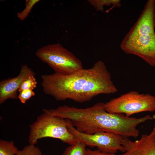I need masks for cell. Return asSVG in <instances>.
Masks as SVG:
<instances>
[{
	"label": "cell",
	"instance_id": "1",
	"mask_svg": "<svg viewBox=\"0 0 155 155\" xmlns=\"http://www.w3.org/2000/svg\"><path fill=\"white\" fill-rule=\"evenodd\" d=\"M41 78L44 93L57 101L70 99L83 103L99 94L117 91L110 72L101 60L89 69L83 68L69 74L43 75Z\"/></svg>",
	"mask_w": 155,
	"mask_h": 155
},
{
	"label": "cell",
	"instance_id": "2",
	"mask_svg": "<svg viewBox=\"0 0 155 155\" xmlns=\"http://www.w3.org/2000/svg\"><path fill=\"white\" fill-rule=\"evenodd\" d=\"M29 144L35 145L38 140L45 137L59 139L70 145L78 141L69 131L67 119L50 115L43 112L30 126Z\"/></svg>",
	"mask_w": 155,
	"mask_h": 155
},
{
	"label": "cell",
	"instance_id": "3",
	"mask_svg": "<svg viewBox=\"0 0 155 155\" xmlns=\"http://www.w3.org/2000/svg\"><path fill=\"white\" fill-rule=\"evenodd\" d=\"M36 55L55 73L69 74L83 68L81 61L59 43L44 46L36 51Z\"/></svg>",
	"mask_w": 155,
	"mask_h": 155
},
{
	"label": "cell",
	"instance_id": "4",
	"mask_svg": "<svg viewBox=\"0 0 155 155\" xmlns=\"http://www.w3.org/2000/svg\"><path fill=\"white\" fill-rule=\"evenodd\" d=\"M106 111L110 113L125 114L127 117L136 113L155 111V96L132 91L113 98L105 103Z\"/></svg>",
	"mask_w": 155,
	"mask_h": 155
},
{
	"label": "cell",
	"instance_id": "5",
	"mask_svg": "<svg viewBox=\"0 0 155 155\" xmlns=\"http://www.w3.org/2000/svg\"><path fill=\"white\" fill-rule=\"evenodd\" d=\"M69 131L78 140L86 146L96 147L101 152L116 153L119 151L124 152L122 145L123 137L120 135L111 132L100 131L92 134H88L78 131L72 125L70 120L67 119Z\"/></svg>",
	"mask_w": 155,
	"mask_h": 155
},
{
	"label": "cell",
	"instance_id": "6",
	"mask_svg": "<svg viewBox=\"0 0 155 155\" xmlns=\"http://www.w3.org/2000/svg\"><path fill=\"white\" fill-rule=\"evenodd\" d=\"M120 48L125 53L137 56L155 67V32L142 35H126L121 41Z\"/></svg>",
	"mask_w": 155,
	"mask_h": 155
},
{
	"label": "cell",
	"instance_id": "7",
	"mask_svg": "<svg viewBox=\"0 0 155 155\" xmlns=\"http://www.w3.org/2000/svg\"><path fill=\"white\" fill-rule=\"evenodd\" d=\"M122 145L125 152L120 155H155V129L149 134H142L140 139L132 141L123 137Z\"/></svg>",
	"mask_w": 155,
	"mask_h": 155
},
{
	"label": "cell",
	"instance_id": "8",
	"mask_svg": "<svg viewBox=\"0 0 155 155\" xmlns=\"http://www.w3.org/2000/svg\"><path fill=\"white\" fill-rule=\"evenodd\" d=\"M35 74L26 64L21 66L19 73L16 77L3 80L0 82V104L9 99H18L17 92L23 82Z\"/></svg>",
	"mask_w": 155,
	"mask_h": 155
},
{
	"label": "cell",
	"instance_id": "9",
	"mask_svg": "<svg viewBox=\"0 0 155 155\" xmlns=\"http://www.w3.org/2000/svg\"><path fill=\"white\" fill-rule=\"evenodd\" d=\"M155 0H148L137 21L126 35H142L155 33Z\"/></svg>",
	"mask_w": 155,
	"mask_h": 155
},
{
	"label": "cell",
	"instance_id": "10",
	"mask_svg": "<svg viewBox=\"0 0 155 155\" xmlns=\"http://www.w3.org/2000/svg\"><path fill=\"white\" fill-rule=\"evenodd\" d=\"M13 141L0 140V155H16L19 151Z\"/></svg>",
	"mask_w": 155,
	"mask_h": 155
},
{
	"label": "cell",
	"instance_id": "11",
	"mask_svg": "<svg viewBox=\"0 0 155 155\" xmlns=\"http://www.w3.org/2000/svg\"><path fill=\"white\" fill-rule=\"evenodd\" d=\"M86 145L78 141V142L67 148L62 155H86Z\"/></svg>",
	"mask_w": 155,
	"mask_h": 155
},
{
	"label": "cell",
	"instance_id": "12",
	"mask_svg": "<svg viewBox=\"0 0 155 155\" xmlns=\"http://www.w3.org/2000/svg\"><path fill=\"white\" fill-rule=\"evenodd\" d=\"M88 2L97 11H104V5H112L113 8L121 6L120 0H90Z\"/></svg>",
	"mask_w": 155,
	"mask_h": 155
},
{
	"label": "cell",
	"instance_id": "13",
	"mask_svg": "<svg viewBox=\"0 0 155 155\" xmlns=\"http://www.w3.org/2000/svg\"><path fill=\"white\" fill-rule=\"evenodd\" d=\"M39 0H26V1L25 7L21 12L17 13L18 17L21 20H24L28 16L33 6Z\"/></svg>",
	"mask_w": 155,
	"mask_h": 155
},
{
	"label": "cell",
	"instance_id": "14",
	"mask_svg": "<svg viewBox=\"0 0 155 155\" xmlns=\"http://www.w3.org/2000/svg\"><path fill=\"white\" fill-rule=\"evenodd\" d=\"M16 155H42L41 151L34 145L29 144L19 150Z\"/></svg>",
	"mask_w": 155,
	"mask_h": 155
},
{
	"label": "cell",
	"instance_id": "15",
	"mask_svg": "<svg viewBox=\"0 0 155 155\" xmlns=\"http://www.w3.org/2000/svg\"><path fill=\"white\" fill-rule=\"evenodd\" d=\"M34 75H31L25 80L21 85L18 92L28 90H33L36 87L37 82Z\"/></svg>",
	"mask_w": 155,
	"mask_h": 155
},
{
	"label": "cell",
	"instance_id": "16",
	"mask_svg": "<svg viewBox=\"0 0 155 155\" xmlns=\"http://www.w3.org/2000/svg\"><path fill=\"white\" fill-rule=\"evenodd\" d=\"M35 95V93L33 90H25L19 92L18 98L22 103L25 104L27 100Z\"/></svg>",
	"mask_w": 155,
	"mask_h": 155
},
{
	"label": "cell",
	"instance_id": "17",
	"mask_svg": "<svg viewBox=\"0 0 155 155\" xmlns=\"http://www.w3.org/2000/svg\"><path fill=\"white\" fill-rule=\"evenodd\" d=\"M86 155H116V154H115L102 152L98 149L92 150L88 149H87Z\"/></svg>",
	"mask_w": 155,
	"mask_h": 155
},
{
	"label": "cell",
	"instance_id": "18",
	"mask_svg": "<svg viewBox=\"0 0 155 155\" xmlns=\"http://www.w3.org/2000/svg\"><path fill=\"white\" fill-rule=\"evenodd\" d=\"M154 128L155 129V123L154 125Z\"/></svg>",
	"mask_w": 155,
	"mask_h": 155
},
{
	"label": "cell",
	"instance_id": "19",
	"mask_svg": "<svg viewBox=\"0 0 155 155\" xmlns=\"http://www.w3.org/2000/svg\"></svg>",
	"mask_w": 155,
	"mask_h": 155
}]
</instances>
